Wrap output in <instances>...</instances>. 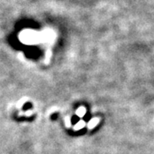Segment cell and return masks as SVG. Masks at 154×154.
<instances>
[{
  "label": "cell",
  "instance_id": "cell-1",
  "mask_svg": "<svg viewBox=\"0 0 154 154\" xmlns=\"http://www.w3.org/2000/svg\"><path fill=\"white\" fill-rule=\"evenodd\" d=\"M99 122V118H94V119H92L91 121L88 122V128H94V127L96 126Z\"/></svg>",
  "mask_w": 154,
  "mask_h": 154
},
{
  "label": "cell",
  "instance_id": "cell-2",
  "mask_svg": "<svg viewBox=\"0 0 154 154\" xmlns=\"http://www.w3.org/2000/svg\"><path fill=\"white\" fill-rule=\"evenodd\" d=\"M85 114H86V109L84 107H81L77 110V115L79 116H81V117H82Z\"/></svg>",
  "mask_w": 154,
  "mask_h": 154
},
{
  "label": "cell",
  "instance_id": "cell-3",
  "mask_svg": "<svg viewBox=\"0 0 154 154\" xmlns=\"http://www.w3.org/2000/svg\"><path fill=\"white\" fill-rule=\"evenodd\" d=\"M84 126H85V122L83 121H81L79 123H77L75 127H76V128L78 129V128H82Z\"/></svg>",
  "mask_w": 154,
  "mask_h": 154
}]
</instances>
